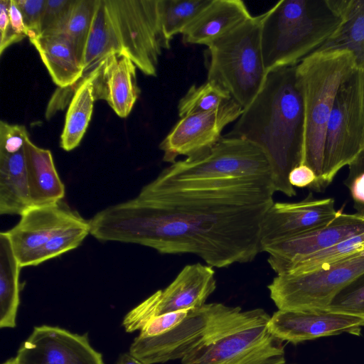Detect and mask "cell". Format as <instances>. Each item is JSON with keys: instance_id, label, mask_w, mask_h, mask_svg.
I'll list each match as a JSON object with an SVG mask.
<instances>
[{"instance_id": "cell-1", "label": "cell", "mask_w": 364, "mask_h": 364, "mask_svg": "<svg viewBox=\"0 0 364 364\" xmlns=\"http://www.w3.org/2000/svg\"><path fill=\"white\" fill-rule=\"evenodd\" d=\"M272 176L223 181L154 179L138 196L90 220L101 241L134 243L161 254H192L223 268L262 252V219L274 203Z\"/></svg>"}, {"instance_id": "cell-2", "label": "cell", "mask_w": 364, "mask_h": 364, "mask_svg": "<svg viewBox=\"0 0 364 364\" xmlns=\"http://www.w3.org/2000/svg\"><path fill=\"white\" fill-rule=\"evenodd\" d=\"M225 136L258 146L269 163L275 192L294 196L289 175L302 164L304 147V107L296 65L269 72L257 95Z\"/></svg>"}, {"instance_id": "cell-3", "label": "cell", "mask_w": 364, "mask_h": 364, "mask_svg": "<svg viewBox=\"0 0 364 364\" xmlns=\"http://www.w3.org/2000/svg\"><path fill=\"white\" fill-rule=\"evenodd\" d=\"M163 48L159 0H96L82 60L84 75L109 54L119 53L144 75L156 76Z\"/></svg>"}, {"instance_id": "cell-4", "label": "cell", "mask_w": 364, "mask_h": 364, "mask_svg": "<svg viewBox=\"0 0 364 364\" xmlns=\"http://www.w3.org/2000/svg\"><path fill=\"white\" fill-rule=\"evenodd\" d=\"M346 0H281L262 14V49L267 73L296 65L338 32Z\"/></svg>"}, {"instance_id": "cell-5", "label": "cell", "mask_w": 364, "mask_h": 364, "mask_svg": "<svg viewBox=\"0 0 364 364\" xmlns=\"http://www.w3.org/2000/svg\"><path fill=\"white\" fill-rule=\"evenodd\" d=\"M355 55L346 49H321L296 65V81L304 107L303 161L316 176L323 173V146L328 119L341 85L358 67Z\"/></svg>"}, {"instance_id": "cell-6", "label": "cell", "mask_w": 364, "mask_h": 364, "mask_svg": "<svg viewBox=\"0 0 364 364\" xmlns=\"http://www.w3.org/2000/svg\"><path fill=\"white\" fill-rule=\"evenodd\" d=\"M269 318L262 309L242 311L239 306L205 304L191 309L181 323L165 333L149 338L136 336L129 353L145 364L182 359L228 333Z\"/></svg>"}, {"instance_id": "cell-7", "label": "cell", "mask_w": 364, "mask_h": 364, "mask_svg": "<svg viewBox=\"0 0 364 364\" xmlns=\"http://www.w3.org/2000/svg\"><path fill=\"white\" fill-rule=\"evenodd\" d=\"M262 14L251 16L208 47V80L226 90L244 109L260 91L267 73L262 49Z\"/></svg>"}, {"instance_id": "cell-8", "label": "cell", "mask_w": 364, "mask_h": 364, "mask_svg": "<svg viewBox=\"0 0 364 364\" xmlns=\"http://www.w3.org/2000/svg\"><path fill=\"white\" fill-rule=\"evenodd\" d=\"M364 148V68L358 65L341 85L328 119L322 176L313 191H324Z\"/></svg>"}, {"instance_id": "cell-9", "label": "cell", "mask_w": 364, "mask_h": 364, "mask_svg": "<svg viewBox=\"0 0 364 364\" xmlns=\"http://www.w3.org/2000/svg\"><path fill=\"white\" fill-rule=\"evenodd\" d=\"M272 176L264 153L242 138L222 136L203 154L171 164L156 178L164 182L223 181Z\"/></svg>"}, {"instance_id": "cell-10", "label": "cell", "mask_w": 364, "mask_h": 364, "mask_svg": "<svg viewBox=\"0 0 364 364\" xmlns=\"http://www.w3.org/2000/svg\"><path fill=\"white\" fill-rule=\"evenodd\" d=\"M364 272V252L321 269L277 274L267 286L279 310H326L345 287Z\"/></svg>"}, {"instance_id": "cell-11", "label": "cell", "mask_w": 364, "mask_h": 364, "mask_svg": "<svg viewBox=\"0 0 364 364\" xmlns=\"http://www.w3.org/2000/svg\"><path fill=\"white\" fill-rule=\"evenodd\" d=\"M269 319L228 333L181 359V364H286L283 341L269 331Z\"/></svg>"}, {"instance_id": "cell-12", "label": "cell", "mask_w": 364, "mask_h": 364, "mask_svg": "<svg viewBox=\"0 0 364 364\" xmlns=\"http://www.w3.org/2000/svg\"><path fill=\"white\" fill-rule=\"evenodd\" d=\"M242 112V107L231 99L216 109L181 118L159 145L163 161L173 164L179 156L193 158L206 151Z\"/></svg>"}, {"instance_id": "cell-13", "label": "cell", "mask_w": 364, "mask_h": 364, "mask_svg": "<svg viewBox=\"0 0 364 364\" xmlns=\"http://www.w3.org/2000/svg\"><path fill=\"white\" fill-rule=\"evenodd\" d=\"M14 360L15 364H105L87 333L80 335L48 325L33 328Z\"/></svg>"}, {"instance_id": "cell-14", "label": "cell", "mask_w": 364, "mask_h": 364, "mask_svg": "<svg viewBox=\"0 0 364 364\" xmlns=\"http://www.w3.org/2000/svg\"><path fill=\"white\" fill-rule=\"evenodd\" d=\"M215 275L210 265H186L167 287L134 308L136 319L144 324L150 318L165 313L201 307L216 288Z\"/></svg>"}, {"instance_id": "cell-15", "label": "cell", "mask_w": 364, "mask_h": 364, "mask_svg": "<svg viewBox=\"0 0 364 364\" xmlns=\"http://www.w3.org/2000/svg\"><path fill=\"white\" fill-rule=\"evenodd\" d=\"M339 210L333 198L316 199L312 193L298 202H274L260 225L261 249L331 223Z\"/></svg>"}, {"instance_id": "cell-16", "label": "cell", "mask_w": 364, "mask_h": 364, "mask_svg": "<svg viewBox=\"0 0 364 364\" xmlns=\"http://www.w3.org/2000/svg\"><path fill=\"white\" fill-rule=\"evenodd\" d=\"M20 216L18 223L4 232L22 268L35 266L43 247L59 230L80 215L60 201L32 206Z\"/></svg>"}, {"instance_id": "cell-17", "label": "cell", "mask_w": 364, "mask_h": 364, "mask_svg": "<svg viewBox=\"0 0 364 364\" xmlns=\"http://www.w3.org/2000/svg\"><path fill=\"white\" fill-rule=\"evenodd\" d=\"M363 232L364 215L339 210L326 225L267 245L262 248V252L268 254L267 262L278 274L287 265Z\"/></svg>"}, {"instance_id": "cell-18", "label": "cell", "mask_w": 364, "mask_h": 364, "mask_svg": "<svg viewBox=\"0 0 364 364\" xmlns=\"http://www.w3.org/2000/svg\"><path fill=\"white\" fill-rule=\"evenodd\" d=\"M363 326L364 318L360 316L328 310L278 309L267 323L274 337L294 344L344 333L360 336Z\"/></svg>"}, {"instance_id": "cell-19", "label": "cell", "mask_w": 364, "mask_h": 364, "mask_svg": "<svg viewBox=\"0 0 364 364\" xmlns=\"http://www.w3.org/2000/svg\"><path fill=\"white\" fill-rule=\"evenodd\" d=\"M136 66L126 55L111 53L90 73L95 100H105L120 117H127L137 100Z\"/></svg>"}, {"instance_id": "cell-20", "label": "cell", "mask_w": 364, "mask_h": 364, "mask_svg": "<svg viewBox=\"0 0 364 364\" xmlns=\"http://www.w3.org/2000/svg\"><path fill=\"white\" fill-rule=\"evenodd\" d=\"M251 16L242 1L210 0L184 29L183 42L208 46Z\"/></svg>"}, {"instance_id": "cell-21", "label": "cell", "mask_w": 364, "mask_h": 364, "mask_svg": "<svg viewBox=\"0 0 364 364\" xmlns=\"http://www.w3.org/2000/svg\"><path fill=\"white\" fill-rule=\"evenodd\" d=\"M30 41L59 88L73 86L82 79V64L73 43L63 32L41 35Z\"/></svg>"}, {"instance_id": "cell-22", "label": "cell", "mask_w": 364, "mask_h": 364, "mask_svg": "<svg viewBox=\"0 0 364 364\" xmlns=\"http://www.w3.org/2000/svg\"><path fill=\"white\" fill-rule=\"evenodd\" d=\"M30 198L32 206L62 201L65 189L50 150L35 145L30 139L24 144Z\"/></svg>"}, {"instance_id": "cell-23", "label": "cell", "mask_w": 364, "mask_h": 364, "mask_svg": "<svg viewBox=\"0 0 364 364\" xmlns=\"http://www.w3.org/2000/svg\"><path fill=\"white\" fill-rule=\"evenodd\" d=\"M31 207L24 147L14 154L0 152V213L21 215Z\"/></svg>"}, {"instance_id": "cell-24", "label": "cell", "mask_w": 364, "mask_h": 364, "mask_svg": "<svg viewBox=\"0 0 364 364\" xmlns=\"http://www.w3.org/2000/svg\"><path fill=\"white\" fill-rule=\"evenodd\" d=\"M21 267L5 232L0 233V327L14 328L20 304Z\"/></svg>"}, {"instance_id": "cell-25", "label": "cell", "mask_w": 364, "mask_h": 364, "mask_svg": "<svg viewBox=\"0 0 364 364\" xmlns=\"http://www.w3.org/2000/svg\"><path fill=\"white\" fill-rule=\"evenodd\" d=\"M73 87L75 92L66 113L60 143V147L67 151L80 144L90 121L95 101L90 74Z\"/></svg>"}, {"instance_id": "cell-26", "label": "cell", "mask_w": 364, "mask_h": 364, "mask_svg": "<svg viewBox=\"0 0 364 364\" xmlns=\"http://www.w3.org/2000/svg\"><path fill=\"white\" fill-rule=\"evenodd\" d=\"M321 49L350 50L364 68V0H346L341 27Z\"/></svg>"}, {"instance_id": "cell-27", "label": "cell", "mask_w": 364, "mask_h": 364, "mask_svg": "<svg viewBox=\"0 0 364 364\" xmlns=\"http://www.w3.org/2000/svg\"><path fill=\"white\" fill-rule=\"evenodd\" d=\"M362 252H364V232L345 239L326 250L302 257L287 265L278 274L310 272Z\"/></svg>"}, {"instance_id": "cell-28", "label": "cell", "mask_w": 364, "mask_h": 364, "mask_svg": "<svg viewBox=\"0 0 364 364\" xmlns=\"http://www.w3.org/2000/svg\"><path fill=\"white\" fill-rule=\"evenodd\" d=\"M210 0H159L160 26L166 48L209 3Z\"/></svg>"}, {"instance_id": "cell-29", "label": "cell", "mask_w": 364, "mask_h": 364, "mask_svg": "<svg viewBox=\"0 0 364 364\" xmlns=\"http://www.w3.org/2000/svg\"><path fill=\"white\" fill-rule=\"evenodd\" d=\"M232 98L230 94L218 84L207 80L200 86L193 85L180 100L178 105L181 118L198 113L216 109Z\"/></svg>"}, {"instance_id": "cell-30", "label": "cell", "mask_w": 364, "mask_h": 364, "mask_svg": "<svg viewBox=\"0 0 364 364\" xmlns=\"http://www.w3.org/2000/svg\"><path fill=\"white\" fill-rule=\"evenodd\" d=\"M90 234V221L80 216L59 230L39 252L35 266L77 248Z\"/></svg>"}, {"instance_id": "cell-31", "label": "cell", "mask_w": 364, "mask_h": 364, "mask_svg": "<svg viewBox=\"0 0 364 364\" xmlns=\"http://www.w3.org/2000/svg\"><path fill=\"white\" fill-rule=\"evenodd\" d=\"M95 6L96 0H73L63 30L73 43L82 64Z\"/></svg>"}, {"instance_id": "cell-32", "label": "cell", "mask_w": 364, "mask_h": 364, "mask_svg": "<svg viewBox=\"0 0 364 364\" xmlns=\"http://www.w3.org/2000/svg\"><path fill=\"white\" fill-rule=\"evenodd\" d=\"M326 310L364 318V272L340 291Z\"/></svg>"}, {"instance_id": "cell-33", "label": "cell", "mask_w": 364, "mask_h": 364, "mask_svg": "<svg viewBox=\"0 0 364 364\" xmlns=\"http://www.w3.org/2000/svg\"><path fill=\"white\" fill-rule=\"evenodd\" d=\"M73 3V0H46L41 35L63 32Z\"/></svg>"}, {"instance_id": "cell-34", "label": "cell", "mask_w": 364, "mask_h": 364, "mask_svg": "<svg viewBox=\"0 0 364 364\" xmlns=\"http://www.w3.org/2000/svg\"><path fill=\"white\" fill-rule=\"evenodd\" d=\"M348 167L345 184L350 191L356 213L364 215V148Z\"/></svg>"}, {"instance_id": "cell-35", "label": "cell", "mask_w": 364, "mask_h": 364, "mask_svg": "<svg viewBox=\"0 0 364 364\" xmlns=\"http://www.w3.org/2000/svg\"><path fill=\"white\" fill-rule=\"evenodd\" d=\"M190 310L172 311L150 318L139 330V336L154 337L169 331L184 320Z\"/></svg>"}, {"instance_id": "cell-36", "label": "cell", "mask_w": 364, "mask_h": 364, "mask_svg": "<svg viewBox=\"0 0 364 364\" xmlns=\"http://www.w3.org/2000/svg\"><path fill=\"white\" fill-rule=\"evenodd\" d=\"M23 16L29 40L41 33V21L46 0H16Z\"/></svg>"}, {"instance_id": "cell-37", "label": "cell", "mask_w": 364, "mask_h": 364, "mask_svg": "<svg viewBox=\"0 0 364 364\" xmlns=\"http://www.w3.org/2000/svg\"><path fill=\"white\" fill-rule=\"evenodd\" d=\"M28 133L23 125L0 122V152L14 154L21 151L27 139Z\"/></svg>"}, {"instance_id": "cell-38", "label": "cell", "mask_w": 364, "mask_h": 364, "mask_svg": "<svg viewBox=\"0 0 364 364\" xmlns=\"http://www.w3.org/2000/svg\"><path fill=\"white\" fill-rule=\"evenodd\" d=\"M0 54L11 44L23 40L26 36L16 33L10 23L9 0L0 1Z\"/></svg>"}, {"instance_id": "cell-39", "label": "cell", "mask_w": 364, "mask_h": 364, "mask_svg": "<svg viewBox=\"0 0 364 364\" xmlns=\"http://www.w3.org/2000/svg\"><path fill=\"white\" fill-rule=\"evenodd\" d=\"M314 171L305 164H300L293 168L289 175V181L293 187H310L316 181Z\"/></svg>"}, {"instance_id": "cell-40", "label": "cell", "mask_w": 364, "mask_h": 364, "mask_svg": "<svg viewBox=\"0 0 364 364\" xmlns=\"http://www.w3.org/2000/svg\"><path fill=\"white\" fill-rule=\"evenodd\" d=\"M9 16L14 31L19 35L27 36V29L16 0H9Z\"/></svg>"}, {"instance_id": "cell-41", "label": "cell", "mask_w": 364, "mask_h": 364, "mask_svg": "<svg viewBox=\"0 0 364 364\" xmlns=\"http://www.w3.org/2000/svg\"><path fill=\"white\" fill-rule=\"evenodd\" d=\"M116 364H145L129 352L120 355Z\"/></svg>"}, {"instance_id": "cell-42", "label": "cell", "mask_w": 364, "mask_h": 364, "mask_svg": "<svg viewBox=\"0 0 364 364\" xmlns=\"http://www.w3.org/2000/svg\"><path fill=\"white\" fill-rule=\"evenodd\" d=\"M2 364H15L14 358L9 359L8 360H6L5 363H4Z\"/></svg>"}, {"instance_id": "cell-43", "label": "cell", "mask_w": 364, "mask_h": 364, "mask_svg": "<svg viewBox=\"0 0 364 364\" xmlns=\"http://www.w3.org/2000/svg\"></svg>"}]
</instances>
